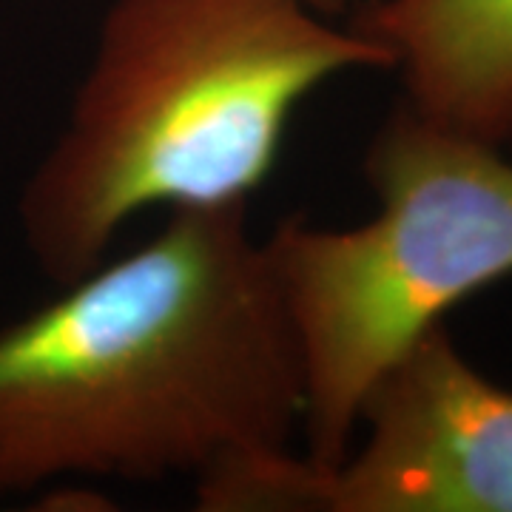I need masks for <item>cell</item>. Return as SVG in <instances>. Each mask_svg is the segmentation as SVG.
<instances>
[{
	"label": "cell",
	"instance_id": "obj_5",
	"mask_svg": "<svg viewBox=\"0 0 512 512\" xmlns=\"http://www.w3.org/2000/svg\"><path fill=\"white\" fill-rule=\"evenodd\" d=\"M393 55L404 103L493 146L512 140V0H382L353 23Z\"/></svg>",
	"mask_w": 512,
	"mask_h": 512
},
{
	"label": "cell",
	"instance_id": "obj_6",
	"mask_svg": "<svg viewBox=\"0 0 512 512\" xmlns=\"http://www.w3.org/2000/svg\"><path fill=\"white\" fill-rule=\"evenodd\" d=\"M311 3L319 9V12L330 15V18H333V15H339V12H345V9L339 6V0H311Z\"/></svg>",
	"mask_w": 512,
	"mask_h": 512
},
{
	"label": "cell",
	"instance_id": "obj_3",
	"mask_svg": "<svg viewBox=\"0 0 512 512\" xmlns=\"http://www.w3.org/2000/svg\"><path fill=\"white\" fill-rule=\"evenodd\" d=\"M379 211L350 228L291 217L265 237L302 367V441L330 470L370 384L458 302L512 276V163L399 103L373 134Z\"/></svg>",
	"mask_w": 512,
	"mask_h": 512
},
{
	"label": "cell",
	"instance_id": "obj_7",
	"mask_svg": "<svg viewBox=\"0 0 512 512\" xmlns=\"http://www.w3.org/2000/svg\"><path fill=\"white\" fill-rule=\"evenodd\" d=\"M348 3H362V9H365V6H376V3H382V0H339L342 9H345Z\"/></svg>",
	"mask_w": 512,
	"mask_h": 512
},
{
	"label": "cell",
	"instance_id": "obj_2",
	"mask_svg": "<svg viewBox=\"0 0 512 512\" xmlns=\"http://www.w3.org/2000/svg\"><path fill=\"white\" fill-rule=\"evenodd\" d=\"M390 49L311 0H114L66 123L18 197L40 274L69 285L151 208H248L293 111Z\"/></svg>",
	"mask_w": 512,
	"mask_h": 512
},
{
	"label": "cell",
	"instance_id": "obj_4",
	"mask_svg": "<svg viewBox=\"0 0 512 512\" xmlns=\"http://www.w3.org/2000/svg\"><path fill=\"white\" fill-rule=\"evenodd\" d=\"M362 439L302 478L296 512H512V390L444 322L370 384Z\"/></svg>",
	"mask_w": 512,
	"mask_h": 512
},
{
	"label": "cell",
	"instance_id": "obj_1",
	"mask_svg": "<svg viewBox=\"0 0 512 512\" xmlns=\"http://www.w3.org/2000/svg\"><path fill=\"white\" fill-rule=\"evenodd\" d=\"M60 288L0 328V498L180 478L222 512L296 453L302 367L248 208L168 211L143 245Z\"/></svg>",
	"mask_w": 512,
	"mask_h": 512
}]
</instances>
